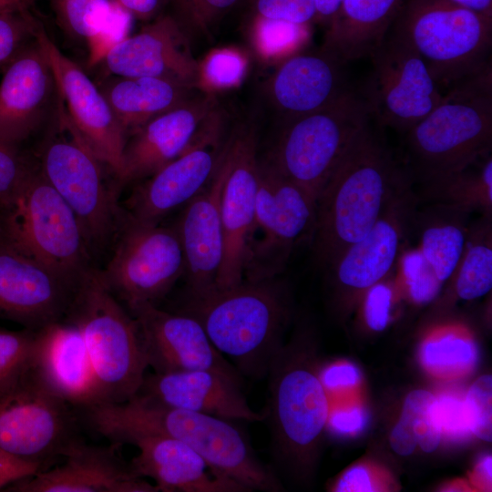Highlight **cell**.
<instances>
[{
    "instance_id": "obj_1",
    "label": "cell",
    "mask_w": 492,
    "mask_h": 492,
    "mask_svg": "<svg viewBox=\"0 0 492 492\" xmlns=\"http://www.w3.org/2000/svg\"><path fill=\"white\" fill-rule=\"evenodd\" d=\"M94 432L118 445L125 436L152 434L179 440L219 473L248 492L276 491L279 483L248 439L229 420L178 408L135 395L123 403H97L78 410Z\"/></svg>"
},
{
    "instance_id": "obj_2",
    "label": "cell",
    "mask_w": 492,
    "mask_h": 492,
    "mask_svg": "<svg viewBox=\"0 0 492 492\" xmlns=\"http://www.w3.org/2000/svg\"><path fill=\"white\" fill-rule=\"evenodd\" d=\"M409 174L369 127L350 149L321 191L311 240L324 270L374 227Z\"/></svg>"
},
{
    "instance_id": "obj_3",
    "label": "cell",
    "mask_w": 492,
    "mask_h": 492,
    "mask_svg": "<svg viewBox=\"0 0 492 492\" xmlns=\"http://www.w3.org/2000/svg\"><path fill=\"white\" fill-rule=\"evenodd\" d=\"M178 313L195 319L241 375L259 379L280 350L288 310L283 284L274 278L188 294Z\"/></svg>"
},
{
    "instance_id": "obj_4",
    "label": "cell",
    "mask_w": 492,
    "mask_h": 492,
    "mask_svg": "<svg viewBox=\"0 0 492 492\" xmlns=\"http://www.w3.org/2000/svg\"><path fill=\"white\" fill-rule=\"evenodd\" d=\"M405 135L404 168L413 182L463 170L489 155L492 69L446 90L442 101Z\"/></svg>"
},
{
    "instance_id": "obj_5",
    "label": "cell",
    "mask_w": 492,
    "mask_h": 492,
    "mask_svg": "<svg viewBox=\"0 0 492 492\" xmlns=\"http://www.w3.org/2000/svg\"><path fill=\"white\" fill-rule=\"evenodd\" d=\"M79 330L97 381L99 403H123L139 390L148 367L135 318L89 269L63 317Z\"/></svg>"
},
{
    "instance_id": "obj_6",
    "label": "cell",
    "mask_w": 492,
    "mask_h": 492,
    "mask_svg": "<svg viewBox=\"0 0 492 492\" xmlns=\"http://www.w3.org/2000/svg\"><path fill=\"white\" fill-rule=\"evenodd\" d=\"M0 240L72 285L91 269V253L67 203L34 164L0 203Z\"/></svg>"
},
{
    "instance_id": "obj_7",
    "label": "cell",
    "mask_w": 492,
    "mask_h": 492,
    "mask_svg": "<svg viewBox=\"0 0 492 492\" xmlns=\"http://www.w3.org/2000/svg\"><path fill=\"white\" fill-rule=\"evenodd\" d=\"M390 32L418 54L443 94L491 68L492 18L447 0H405Z\"/></svg>"
},
{
    "instance_id": "obj_8",
    "label": "cell",
    "mask_w": 492,
    "mask_h": 492,
    "mask_svg": "<svg viewBox=\"0 0 492 492\" xmlns=\"http://www.w3.org/2000/svg\"><path fill=\"white\" fill-rule=\"evenodd\" d=\"M38 167L76 214L90 253L107 248L123 216L118 188L108 181L106 165L79 136L62 104L42 141Z\"/></svg>"
},
{
    "instance_id": "obj_9",
    "label": "cell",
    "mask_w": 492,
    "mask_h": 492,
    "mask_svg": "<svg viewBox=\"0 0 492 492\" xmlns=\"http://www.w3.org/2000/svg\"><path fill=\"white\" fill-rule=\"evenodd\" d=\"M364 98L348 89L317 111L284 120L264 160L316 202L342 159L370 127Z\"/></svg>"
},
{
    "instance_id": "obj_10",
    "label": "cell",
    "mask_w": 492,
    "mask_h": 492,
    "mask_svg": "<svg viewBox=\"0 0 492 492\" xmlns=\"http://www.w3.org/2000/svg\"><path fill=\"white\" fill-rule=\"evenodd\" d=\"M75 410L28 368L0 388V450L40 470L52 466L84 441Z\"/></svg>"
},
{
    "instance_id": "obj_11",
    "label": "cell",
    "mask_w": 492,
    "mask_h": 492,
    "mask_svg": "<svg viewBox=\"0 0 492 492\" xmlns=\"http://www.w3.org/2000/svg\"><path fill=\"white\" fill-rule=\"evenodd\" d=\"M315 220L316 201L259 159L254 223L243 280H270L282 273L297 246L304 241L311 242Z\"/></svg>"
},
{
    "instance_id": "obj_12",
    "label": "cell",
    "mask_w": 492,
    "mask_h": 492,
    "mask_svg": "<svg viewBox=\"0 0 492 492\" xmlns=\"http://www.w3.org/2000/svg\"><path fill=\"white\" fill-rule=\"evenodd\" d=\"M114 253L102 279L128 311L156 304L184 275L185 259L175 225L146 224L123 211L115 237Z\"/></svg>"
},
{
    "instance_id": "obj_13",
    "label": "cell",
    "mask_w": 492,
    "mask_h": 492,
    "mask_svg": "<svg viewBox=\"0 0 492 492\" xmlns=\"http://www.w3.org/2000/svg\"><path fill=\"white\" fill-rule=\"evenodd\" d=\"M388 33L370 56L373 67L363 98L378 124L405 133L442 101L444 94L411 46Z\"/></svg>"
},
{
    "instance_id": "obj_14",
    "label": "cell",
    "mask_w": 492,
    "mask_h": 492,
    "mask_svg": "<svg viewBox=\"0 0 492 492\" xmlns=\"http://www.w3.org/2000/svg\"><path fill=\"white\" fill-rule=\"evenodd\" d=\"M34 36L51 66L69 121L118 186L128 137L109 103L98 85L58 48L38 20Z\"/></svg>"
},
{
    "instance_id": "obj_15",
    "label": "cell",
    "mask_w": 492,
    "mask_h": 492,
    "mask_svg": "<svg viewBox=\"0 0 492 492\" xmlns=\"http://www.w3.org/2000/svg\"><path fill=\"white\" fill-rule=\"evenodd\" d=\"M257 151L258 135L253 124L239 125L224 142L226 175L220 198L223 257L217 288L231 287L243 280L258 190Z\"/></svg>"
},
{
    "instance_id": "obj_16",
    "label": "cell",
    "mask_w": 492,
    "mask_h": 492,
    "mask_svg": "<svg viewBox=\"0 0 492 492\" xmlns=\"http://www.w3.org/2000/svg\"><path fill=\"white\" fill-rule=\"evenodd\" d=\"M223 128V115L216 108L181 155L138 184L126 201V214L141 223L159 224L200 193L220 162Z\"/></svg>"
},
{
    "instance_id": "obj_17",
    "label": "cell",
    "mask_w": 492,
    "mask_h": 492,
    "mask_svg": "<svg viewBox=\"0 0 492 492\" xmlns=\"http://www.w3.org/2000/svg\"><path fill=\"white\" fill-rule=\"evenodd\" d=\"M420 200L408 175L369 232L345 249L325 270L342 294L364 295L391 274L412 234Z\"/></svg>"
},
{
    "instance_id": "obj_18",
    "label": "cell",
    "mask_w": 492,
    "mask_h": 492,
    "mask_svg": "<svg viewBox=\"0 0 492 492\" xmlns=\"http://www.w3.org/2000/svg\"><path fill=\"white\" fill-rule=\"evenodd\" d=\"M269 379V406L275 445L282 455L307 454L326 426L330 399L319 378L299 363H287L281 349L272 358Z\"/></svg>"
},
{
    "instance_id": "obj_19",
    "label": "cell",
    "mask_w": 492,
    "mask_h": 492,
    "mask_svg": "<svg viewBox=\"0 0 492 492\" xmlns=\"http://www.w3.org/2000/svg\"><path fill=\"white\" fill-rule=\"evenodd\" d=\"M3 72L0 144L19 147L54 120L61 102L51 66L36 39Z\"/></svg>"
},
{
    "instance_id": "obj_20",
    "label": "cell",
    "mask_w": 492,
    "mask_h": 492,
    "mask_svg": "<svg viewBox=\"0 0 492 492\" xmlns=\"http://www.w3.org/2000/svg\"><path fill=\"white\" fill-rule=\"evenodd\" d=\"M135 318L148 364L154 373L210 370L242 382V375L217 350L190 316L143 303L129 311Z\"/></svg>"
},
{
    "instance_id": "obj_21",
    "label": "cell",
    "mask_w": 492,
    "mask_h": 492,
    "mask_svg": "<svg viewBox=\"0 0 492 492\" xmlns=\"http://www.w3.org/2000/svg\"><path fill=\"white\" fill-rule=\"evenodd\" d=\"M108 76L151 77L200 88V63L180 23L159 15L137 34L111 46L101 56Z\"/></svg>"
},
{
    "instance_id": "obj_22",
    "label": "cell",
    "mask_w": 492,
    "mask_h": 492,
    "mask_svg": "<svg viewBox=\"0 0 492 492\" xmlns=\"http://www.w3.org/2000/svg\"><path fill=\"white\" fill-rule=\"evenodd\" d=\"M76 286L0 240V319L38 330L63 319Z\"/></svg>"
},
{
    "instance_id": "obj_23",
    "label": "cell",
    "mask_w": 492,
    "mask_h": 492,
    "mask_svg": "<svg viewBox=\"0 0 492 492\" xmlns=\"http://www.w3.org/2000/svg\"><path fill=\"white\" fill-rule=\"evenodd\" d=\"M217 108L211 93L202 91L182 105L145 123L128 136L119 189L141 181L181 155Z\"/></svg>"
},
{
    "instance_id": "obj_24",
    "label": "cell",
    "mask_w": 492,
    "mask_h": 492,
    "mask_svg": "<svg viewBox=\"0 0 492 492\" xmlns=\"http://www.w3.org/2000/svg\"><path fill=\"white\" fill-rule=\"evenodd\" d=\"M116 445L94 446L84 441L55 466L37 471L5 491L11 492H159L154 484L137 477L122 460Z\"/></svg>"
},
{
    "instance_id": "obj_25",
    "label": "cell",
    "mask_w": 492,
    "mask_h": 492,
    "mask_svg": "<svg viewBox=\"0 0 492 492\" xmlns=\"http://www.w3.org/2000/svg\"><path fill=\"white\" fill-rule=\"evenodd\" d=\"M130 444L138 453L129 462L139 477L155 481L159 492H248L231 478L217 472L196 450L164 436L131 434L118 445Z\"/></svg>"
},
{
    "instance_id": "obj_26",
    "label": "cell",
    "mask_w": 492,
    "mask_h": 492,
    "mask_svg": "<svg viewBox=\"0 0 492 492\" xmlns=\"http://www.w3.org/2000/svg\"><path fill=\"white\" fill-rule=\"evenodd\" d=\"M29 369L52 393L77 410L99 403L82 335L64 319L37 330Z\"/></svg>"
},
{
    "instance_id": "obj_27",
    "label": "cell",
    "mask_w": 492,
    "mask_h": 492,
    "mask_svg": "<svg viewBox=\"0 0 492 492\" xmlns=\"http://www.w3.org/2000/svg\"><path fill=\"white\" fill-rule=\"evenodd\" d=\"M223 151V149H222ZM226 168L222 158L209 184L186 205L177 229L185 259L188 294H199L216 287L223 257L220 198Z\"/></svg>"
},
{
    "instance_id": "obj_28",
    "label": "cell",
    "mask_w": 492,
    "mask_h": 492,
    "mask_svg": "<svg viewBox=\"0 0 492 492\" xmlns=\"http://www.w3.org/2000/svg\"><path fill=\"white\" fill-rule=\"evenodd\" d=\"M136 395L229 421L266 419V412H255L249 405L241 382L210 370L146 374Z\"/></svg>"
},
{
    "instance_id": "obj_29",
    "label": "cell",
    "mask_w": 492,
    "mask_h": 492,
    "mask_svg": "<svg viewBox=\"0 0 492 492\" xmlns=\"http://www.w3.org/2000/svg\"><path fill=\"white\" fill-rule=\"evenodd\" d=\"M343 61L329 51L297 54L282 63L269 81V95L284 120L322 109L349 88Z\"/></svg>"
},
{
    "instance_id": "obj_30",
    "label": "cell",
    "mask_w": 492,
    "mask_h": 492,
    "mask_svg": "<svg viewBox=\"0 0 492 492\" xmlns=\"http://www.w3.org/2000/svg\"><path fill=\"white\" fill-rule=\"evenodd\" d=\"M405 0H343L323 48L343 63L371 56L383 44Z\"/></svg>"
},
{
    "instance_id": "obj_31",
    "label": "cell",
    "mask_w": 492,
    "mask_h": 492,
    "mask_svg": "<svg viewBox=\"0 0 492 492\" xmlns=\"http://www.w3.org/2000/svg\"><path fill=\"white\" fill-rule=\"evenodd\" d=\"M98 87L127 137L204 91L151 77L108 76Z\"/></svg>"
},
{
    "instance_id": "obj_32",
    "label": "cell",
    "mask_w": 492,
    "mask_h": 492,
    "mask_svg": "<svg viewBox=\"0 0 492 492\" xmlns=\"http://www.w3.org/2000/svg\"><path fill=\"white\" fill-rule=\"evenodd\" d=\"M469 215L456 208L435 203L417 208L415 213L412 232L417 238L416 247L443 286L463 253Z\"/></svg>"
},
{
    "instance_id": "obj_33",
    "label": "cell",
    "mask_w": 492,
    "mask_h": 492,
    "mask_svg": "<svg viewBox=\"0 0 492 492\" xmlns=\"http://www.w3.org/2000/svg\"><path fill=\"white\" fill-rule=\"evenodd\" d=\"M420 202L447 205L469 214L492 215V158L421 183Z\"/></svg>"
},
{
    "instance_id": "obj_34",
    "label": "cell",
    "mask_w": 492,
    "mask_h": 492,
    "mask_svg": "<svg viewBox=\"0 0 492 492\" xmlns=\"http://www.w3.org/2000/svg\"><path fill=\"white\" fill-rule=\"evenodd\" d=\"M446 283L457 299L471 301L492 288V215L469 223L461 258Z\"/></svg>"
},
{
    "instance_id": "obj_35",
    "label": "cell",
    "mask_w": 492,
    "mask_h": 492,
    "mask_svg": "<svg viewBox=\"0 0 492 492\" xmlns=\"http://www.w3.org/2000/svg\"><path fill=\"white\" fill-rule=\"evenodd\" d=\"M419 360L431 376L444 381L457 380L474 370L478 350L466 330L444 327L433 331L424 339Z\"/></svg>"
},
{
    "instance_id": "obj_36",
    "label": "cell",
    "mask_w": 492,
    "mask_h": 492,
    "mask_svg": "<svg viewBox=\"0 0 492 492\" xmlns=\"http://www.w3.org/2000/svg\"><path fill=\"white\" fill-rule=\"evenodd\" d=\"M441 439L436 395L421 389L410 392L390 434L392 449L400 456H409L418 446L424 452L431 453Z\"/></svg>"
},
{
    "instance_id": "obj_37",
    "label": "cell",
    "mask_w": 492,
    "mask_h": 492,
    "mask_svg": "<svg viewBox=\"0 0 492 492\" xmlns=\"http://www.w3.org/2000/svg\"><path fill=\"white\" fill-rule=\"evenodd\" d=\"M60 28L79 42L94 43L118 8L112 0H49Z\"/></svg>"
},
{
    "instance_id": "obj_38",
    "label": "cell",
    "mask_w": 492,
    "mask_h": 492,
    "mask_svg": "<svg viewBox=\"0 0 492 492\" xmlns=\"http://www.w3.org/2000/svg\"><path fill=\"white\" fill-rule=\"evenodd\" d=\"M408 241L403 247L394 269L396 272L394 279L397 293L415 304H426L438 296L443 285L429 269L417 247L409 245Z\"/></svg>"
},
{
    "instance_id": "obj_39",
    "label": "cell",
    "mask_w": 492,
    "mask_h": 492,
    "mask_svg": "<svg viewBox=\"0 0 492 492\" xmlns=\"http://www.w3.org/2000/svg\"><path fill=\"white\" fill-rule=\"evenodd\" d=\"M37 330L0 328V388L17 380L30 366Z\"/></svg>"
},
{
    "instance_id": "obj_40",
    "label": "cell",
    "mask_w": 492,
    "mask_h": 492,
    "mask_svg": "<svg viewBox=\"0 0 492 492\" xmlns=\"http://www.w3.org/2000/svg\"><path fill=\"white\" fill-rule=\"evenodd\" d=\"M247 60L234 48H220L210 52L200 64V88L224 89L239 85L244 77Z\"/></svg>"
},
{
    "instance_id": "obj_41",
    "label": "cell",
    "mask_w": 492,
    "mask_h": 492,
    "mask_svg": "<svg viewBox=\"0 0 492 492\" xmlns=\"http://www.w3.org/2000/svg\"><path fill=\"white\" fill-rule=\"evenodd\" d=\"M36 21L29 10L0 13V69L35 40Z\"/></svg>"
},
{
    "instance_id": "obj_42",
    "label": "cell",
    "mask_w": 492,
    "mask_h": 492,
    "mask_svg": "<svg viewBox=\"0 0 492 492\" xmlns=\"http://www.w3.org/2000/svg\"><path fill=\"white\" fill-rule=\"evenodd\" d=\"M465 410L471 434L486 441L492 440V377L480 376L464 397Z\"/></svg>"
},
{
    "instance_id": "obj_43",
    "label": "cell",
    "mask_w": 492,
    "mask_h": 492,
    "mask_svg": "<svg viewBox=\"0 0 492 492\" xmlns=\"http://www.w3.org/2000/svg\"><path fill=\"white\" fill-rule=\"evenodd\" d=\"M387 471L372 462H359L347 468L335 481L333 491L375 492L393 489Z\"/></svg>"
},
{
    "instance_id": "obj_44",
    "label": "cell",
    "mask_w": 492,
    "mask_h": 492,
    "mask_svg": "<svg viewBox=\"0 0 492 492\" xmlns=\"http://www.w3.org/2000/svg\"><path fill=\"white\" fill-rule=\"evenodd\" d=\"M392 275L393 272L363 295L364 319L367 326L375 332L384 330L390 321L395 294L397 292Z\"/></svg>"
},
{
    "instance_id": "obj_45",
    "label": "cell",
    "mask_w": 492,
    "mask_h": 492,
    "mask_svg": "<svg viewBox=\"0 0 492 492\" xmlns=\"http://www.w3.org/2000/svg\"><path fill=\"white\" fill-rule=\"evenodd\" d=\"M302 27L303 26L256 16L253 31L260 53L265 56H272L288 49L300 38Z\"/></svg>"
},
{
    "instance_id": "obj_46",
    "label": "cell",
    "mask_w": 492,
    "mask_h": 492,
    "mask_svg": "<svg viewBox=\"0 0 492 492\" xmlns=\"http://www.w3.org/2000/svg\"><path fill=\"white\" fill-rule=\"evenodd\" d=\"M366 423V409L359 395L330 402L326 426L333 433L354 436L364 429Z\"/></svg>"
},
{
    "instance_id": "obj_47",
    "label": "cell",
    "mask_w": 492,
    "mask_h": 492,
    "mask_svg": "<svg viewBox=\"0 0 492 492\" xmlns=\"http://www.w3.org/2000/svg\"><path fill=\"white\" fill-rule=\"evenodd\" d=\"M436 398L442 436L450 441H460L468 437L471 432L466 420L464 398L455 392H442Z\"/></svg>"
},
{
    "instance_id": "obj_48",
    "label": "cell",
    "mask_w": 492,
    "mask_h": 492,
    "mask_svg": "<svg viewBox=\"0 0 492 492\" xmlns=\"http://www.w3.org/2000/svg\"><path fill=\"white\" fill-rule=\"evenodd\" d=\"M256 16L306 26L314 20V0H255Z\"/></svg>"
},
{
    "instance_id": "obj_49",
    "label": "cell",
    "mask_w": 492,
    "mask_h": 492,
    "mask_svg": "<svg viewBox=\"0 0 492 492\" xmlns=\"http://www.w3.org/2000/svg\"><path fill=\"white\" fill-rule=\"evenodd\" d=\"M238 0H175L183 19L205 34Z\"/></svg>"
},
{
    "instance_id": "obj_50",
    "label": "cell",
    "mask_w": 492,
    "mask_h": 492,
    "mask_svg": "<svg viewBox=\"0 0 492 492\" xmlns=\"http://www.w3.org/2000/svg\"><path fill=\"white\" fill-rule=\"evenodd\" d=\"M34 164L19 147L0 144V203L18 189Z\"/></svg>"
},
{
    "instance_id": "obj_51",
    "label": "cell",
    "mask_w": 492,
    "mask_h": 492,
    "mask_svg": "<svg viewBox=\"0 0 492 492\" xmlns=\"http://www.w3.org/2000/svg\"><path fill=\"white\" fill-rule=\"evenodd\" d=\"M319 378L329 396L333 400L359 395L361 374L358 368L348 362H337L325 367Z\"/></svg>"
},
{
    "instance_id": "obj_52",
    "label": "cell",
    "mask_w": 492,
    "mask_h": 492,
    "mask_svg": "<svg viewBox=\"0 0 492 492\" xmlns=\"http://www.w3.org/2000/svg\"><path fill=\"white\" fill-rule=\"evenodd\" d=\"M39 470L38 466L23 461L0 450V489H5L10 485L28 477Z\"/></svg>"
},
{
    "instance_id": "obj_53",
    "label": "cell",
    "mask_w": 492,
    "mask_h": 492,
    "mask_svg": "<svg viewBox=\"0 0 492 492\" xmlns=\"http://www.w3.org/2000/svg\"><path fill=\"white\" fill-rule=\"evenodd\" d=\"M116 5L140 21L153 20L159 16L163 0H112Z\"/></svg>"
},
{
    "instance_id": "obj_54",
    "label": "cell",
    "mask_w": 492,
    "mask_h": 492,
    "mask_svg": "<svg viewBox=\"0 0 492 492\" xmlns=\"http://www.w3.org/2000/svg\"><path fill=\"white\" fill-rule=\"evenodd\" d=\"M492 458L490 455L481 457L473 468L470 482L474 488L481 491H490L492 484Z\"/></svg>"
},
{
    "instance_id": "obj_55",
    "label": "cell",
    "mask_w": 492,
    "mask_h": 492,
    "mask_svg": "<svg viewBox=\"0 0 492 492\" xmlns=\"http://www.w3.org/2000/svg\"><path fill=\"white\" fill-rule=\"evenodd\" d=\"M343 0H314L315 17L313 21L329 24L339 9Z\"/></svg>"
},
{
    "instance_id": "obj_56",
    "label": "cell",
    "mask_w": 492,
    "mask_h": 492,
    "mask_svg": "<svg viewBox=\"0 0 492 492\" xmlns=\"http://www.w3.org/2000/svg\"><path fill=\"white\" fill-rule=\"evenodd\" d=\"M468 8L488 18H492V0H447Z\"/></svg>"
},
{
    "instance_id": "obj_57",
    "label": "cell",
    "mask_w": 492,
    "mask_h": 492,
    "mask_svg": "<svg viewBox=\"0 0 492 492\" xmlns=\"http://www.w3.org/2000/svg\"><path fill=\"white\" fill-rule=\"evenodd\" d=\"M36 1L37 0H0V13L29 10Z\"/></svg>"
},
{
    "instance_id": "obj_58",
    "label": "cell",
    "mask_w": 492,
    "mask_h": 492,
    "mask_svg": "<svg viewBox=\"0 0 492 492\" xmlns=\"http://www.w3.org/2000/svg\"><path fill=\"white\" fill-rule=\"evenodd\" d=\"M469 487L466 484H464L462 481L459 483H453L446 487V490L449 491H455V490H462L461 488H465V490H467Z\"/></svg>"
}]
</instances>
